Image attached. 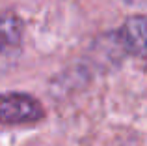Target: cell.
<instances>
[{
    "label": "cell",
    "mask_w": 147,
    "mask_h": 146,
    "mask_svg": "<svg viewBox=\"0 0 147 146\" xmlns=\"http://www.w3.org/2000/svg\"><path fill=\"white\" fill-rule=\"evenodd\" d=\"M22 36V23L19 21L17 15H13L11 11L4 13L2 19V41L4 49H7L9 45H19Z\"/></svg>",
    "instance_id": "obj_3"
},
{
    "label": "cell",
    "mask_w": 147,
    "mask_h": 146,
    "mask_svg": "<svg viewBox=\"0 0 147 146\" xmlns=\"http://www.w3.org/2000/svg\"><path fill=\"white\" fill-rule=\"evenodd\" d=\"M119 45L136 58H147V17L132 15L117 32Z\"/></svg>",
    "instance_id": "obj_2"
},
{
    "label": "cell",
    "mask_w": 147,
    "mask_h": 146,
    "mask_svg": "<svg viewBox=\"0 0 147 146\" xmlns=\"http://www.w3.org/2000/svg\"><path fill=\"white\" fill-rule=\"evenodd\" d=\"M45 114L36 98L21 92H7L2 98V122L4 124H30L41 120Z\"/></svg>",
    "instance_id": "obj_1"
}]
</instances>
